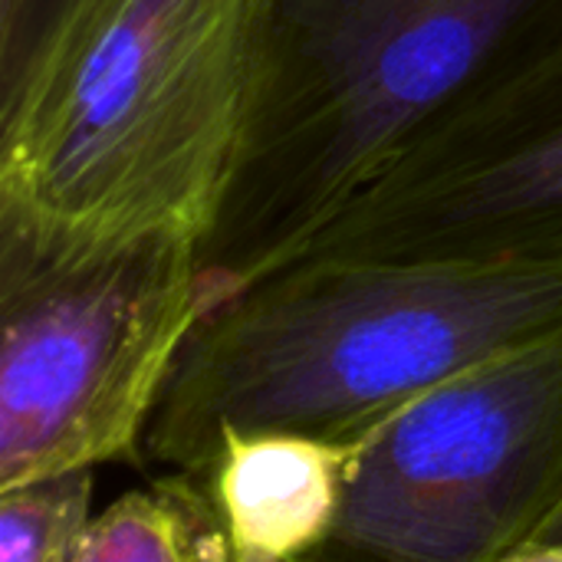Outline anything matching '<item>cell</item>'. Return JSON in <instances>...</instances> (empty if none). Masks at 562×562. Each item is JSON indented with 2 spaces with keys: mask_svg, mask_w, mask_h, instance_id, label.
<instances>
[{
  "mask_svg": "<svg viewBox=\"0 0 562 562\" xmlns=\"http://www.w3.org/2000/svg\"><path fill=\"white\" fill-rule=\"evenodd\" d=\"M562 329V260L303 254L211 303L145 435L207 477L224 435L366 445L458 372Z\"/></svg>",
  "mask_w": 562,
  "mask_h": 562,
  "instance_id": "obj_1",
  "label": "cell"
},
{
  "mask_svg": "<svg viewBox=\"0 0 562 562\" xmlns=\"http://www.w3.org/2000/svg\"><path fill=\"white\" fill-rule=\"evenodd\" d=\"M333 553L562 557V329L422 395L359 451Z\"/></svg>",
  "mask_w": 562,
  "mask_h": 562,
  "instance_id": "obj_5",
  "label": "cell"
},
{
  "mask_svg": "<svg viewBox=\"0 0 562 562\" xmlns=\"http://www.w3.org/2000/svg\"><path fill=\"white\" fill-rule=\"evenodd\" d=\"M63 3L66 0H0V82L26 63Z\"/></svg>",
  "mask_w": 562,
  "mask_h": 562,
  "instance_id": "obj_10",
  "label": "cell"
},
{
  "mask_svg": "<svg viewBox=\"0 0 562 562\" xmlns=\"http://www.w3.org/2000/svg\"><path fill=\"white\" fill-rule=\"evenodd\" d=\"M207 310L201 240L0 221V487L128 458Z\"/></svg>",
  "mask_w": 562,
  "mask_h": 562,
  "instance_id": "obj_4",
  "label": "cell"
},
{
  "mask_svg": "<svg viewBox=\"0 0 562 562\" xmlns=\"http://www.w3.org/2000/svg\"><path fill=\"white\" fill-rule=\"evenodd\" d=\"M231 540L211 477L168 471L92 517L76 562H224Z\"/></svg>",
  "mask_w": 562,
  "mask_h": 562,
  "instance_id": "obj_8",
  "label": "cell"
},
{
  "mask_svg": "<svg viewBox=\"0 0 562 562\" xmlns=\"http://www.w3.org/2000/svg\"><path fill=\"white\" fill-rule=\"evenodd\" d=\"M92 517V468L0 487V562H76Z\"/></svg>",
  "mask_w": 562,
  "mask_h": 562,
  "instance_id": "obj_9",
  "label": "cell"
},
{
  "mask_svg": "<svg viewBox=\"0 0 562 562\" xmlns=\"http://www.w3.org/2000/svg\"><path fill=\"white\" fill-rule=\"evenodd\" d=\"M270 0H66L0 82V221L102 240L217 221Z\"/></svg>",
  "mask_w": 562,
  "mask_h": 562,
  "instance_id": "obj_2",
  "label": "cell"
},
{
  "mask_svg": "<svg viewBox=\"0 0 562 562\" xmlns=\"http://www.w3.org/2000/svg\"><path fill=\"white\" fill-rule=\"evenodd\" d=\"M303 254L562 260V43L428 128Z\"/></svg>",
  "mask_w": 562,
  "mask_h": 562,
  "instance_id": "obj_6",
  "label": "cell"
},
{
  "mask_svg": "<svg viewBox=\"0 0 562 562\" xmlns=\"http://www.w3.org/2000/svg\"><path fill=\"white\" fill-rule=\"evenodd\" d=\"M362 445L303 431L224 435L211 487L231 560L283 562L323 553L339 527Z\"/></svg>",
  "mask_w": 562,
  "mask_h": 562,
  "instance_id": "obj_7",
  "label": "cell"
},
{
  "mask_svg": "<svg viewBox=\"0 0 562 562\" xmlns=\"http://www.w3.org/2000/svg\"><path fill=\"white\" fill-rule=\"evenodd\" d=\"M562 43V0H270L207 306L290 263L428 128Z\"/></svg>",
  "mask_w": 562,
  "mask_h": 562,
  "instance_id": "obj_3",
  "label": "cell"
}]
</instances>
